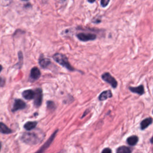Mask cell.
Returning <instances> with one entry per match:
<instances>
[{
    "label": "cell",
    "mask_w": 153,
    "mask_h": 153,
    "mask_svg": "<svg viewBox=\"0 0 153 153\" xmlns=\"http://www.w3.org/2000/svg\"><path fill=\"white\" fill-rule=\"evenodd\" d=\"M139 140V139H138V137L136 135H133V136H131L130 137H128L127 139V144H128L130 146H134V145H136V143H137Z\"/></svg>",
    "instance_id": "5bb4252c"
},
{
    "label": "cell",
    "mask_w": 153,
    "mask_h": 153,
    "mask_svg": "<svg viewBox=\"0 0 153 153\" xmlns=\"http://www.w3.org/2000/svg\"><path fill=\"white\" fill-rule=\"evenodd\" d=\"M78 39L83 42H87L88 41H93L96 39V35L93 33H79L76 35Z\"/></svg>",
    "instance_id": "5b68a950"
},
{
    "label": "cell",
    "mask_w": 153,
    "mask_h": 153,
    "mask_svg": "<svg viewBox=\"0 0 153 153\" xmlns=\"http://www.w3.org/2000/svg\"><path fill=\"white\" fill-rule=\"evenodd\" d=\"M53 58L54 61H56L61 66L66 68L69 71H75V69L70 64L67 57L65 55L59 53H56L53 56Z\"/></svg>",
    "instance_id": "7a4b0ae2"
},
{
    "label": "cell",
    "mask_w": 153,
    "mask_h": 153,
    "mask_svg": "<svg viewBox=\"0 0 153 153\" xmlns=\"http://www.w3.org/2000/svg\"><path fill=\"white\" fill-rule=\"evenodd\" d=\"M18 56H19V63L16 65L18 66L19 68H21V67L22 66L23 61V54L21 51L19 52Z\"/></svg>",
    "instance_id": "ac0fdd59"
},
{
    "label": "cell",
    "mask_w": 153,
    "mask_h": 153,
    "mask_svg": "<svg viewBox=\"0 0 153 153\" xmlns=\"http://www.w3.org/2000/svg\"><path fill=\"white\" fill-rule=\"evenodd\" d=\"M129 90L131 92L136 93L139 95H142L144 93V87L142 85H139L137 87H129Z\"/></svg>",
    "instance_id": "30bf717a"
},
{
    "label": "cell",
    "mask_w": 153,
    "mask_h": 153,
    "mask_svg": "<svg viewBox=\"0 0 153 153\" xmlns=\"http://www.w3.org/2000/svg\"><path fill=\"white\" fill-rule=\"evenodd\" d=\"M102 152H103V153H110V152H112V150L109 148H104L102 151Z\"/></svg>",
    "instance_id": "44dd1931"
},
{
    "label": "cell",
    "mask_w": 153,
    "mask_h": 153,
    "mask_svg": "<svg viewBox=\"0 0 153 153\" xmlns=\"http://www.w3.org/2000/svg\"><path fill=\"white\" fill-rule=\"evenodd\" d=\"M133 151V149L126 146H121L117 149L116 152L118 153H130Z\"/></svg>",
    "instance_id": "9a60e30c"
},
{
    "label": "cell",
    "mask_w": 153,
    "mask_h": 153,
    "mask_svg": "<svg viewBox=\"0 0 153 153\" xmlns=\"http://www.w3.org/2000/svg\"><path fill=\"white\" fill-rule=\"evenodd\" d=\"M112 97V93L110 90H107L102 91L98 97L100 101H103L108 98Z\"/></svg>",
    "instance_id": "9c48e42d"
},
{
    "label": "cell",
    "mask_w": 153,
    "mask_h": 153,
    "mask_svg": "<svg viewBox=\"0 0 153 153\" xmlns=\"http://www.w3.org/2000/svg\"><path fill=\"white\" fill-rule=\"evenodd\" d=\"M47 107L48 109L51 110V111H53L56 109V105L53 101L49 100L47 102Z\"/></svg>",
    "instance_id": "d6986e66"
},
{
    "label": "cell",
    "mask_w": 153,
    "mask_h": 153,
    "mask_svg": "<svg viewBox=\"0 0 153 153\" xmlns=\"http://www.w3.org/2000/svg\"><path fill=\"white\" fill-rule=\"evenodd\" d=\"M102 79L106 82L107 83L109 84L112 88H115L118 85V82L117 80L114 78L109 72H105L103 73L102 76Z\"/></svg>",
    "instance_id": "3957f363"
},
{
    "label": "cell",
    "mask_w": 153,
    "mask_h": 153,
    "mask_svg": "<svg viewBox=\"0 0 153 153\" xmlns=\"http://www.w3.org/2000/svg\"><path fill=\"white\" fill-rule=\"evenodd\" d=\"M89 2H90V3H93L96 0H87Z\"/></svg>",
    "instance_id": "603a6c76"
},
{
    "label": "cell",
    "mask_w": 153,
    "mask_h": 153,
    "mask_svg": "<svg viewBox=\"0 0 153 153\" xmlns=\"http://www.w3.org/2000/svg\"><path fill=\"white\" fill-rule=\"evenodd\" d=\"M58 2H60V3H62V2H65L66 0H57Z\"/></svg>",
    "instance_id": "cb8c5ba5"
},
{
    "label": "cell",
    "mask_w": 153,
    "mask_h": 153,
    "mask_svg": "<svg viewBox=\"0 0 153 153\" xmlns=\"http://www.w3.org/2000/svg\"><path fill=\"white\" fill-rule=\"evenodd\" d=\"M152 137H151V139H150V141H151V143H152Z\"/></svg>",
    "instance_id": "484cf974"
},
{
    "label": "cell",
    "mask_w": 153,
    "mask_h": 153,
    "mask_svg": "<svg viewBox=\"0 0 153 153\" xmlns=\"http://www.w3.org/2000/svg\"><path fill=\"white\" fill-rule=\"evenodd\" d=\"M34 91H35V94L33 97V99H34L33 103L36 108H38L42 104V96H43L42 91L41 88H37Z\"/></svg>",
    "instance_id": "277c9868"
},
{
    "label": "cell",
    "mask_w": 153,
    "mask_h": 153,
    "mask_svg": "<svg viewBox=\"0 0 153 153\" xmlns=\"http://www.w3.org/2000/svg\"><path fill=\"white\" fill-rule=\"evenodd\" d=\"M26 104L24 101H23L21 99H16L11 111H12V112H16L18 110L25 109L26 108Z\"/></svg>",
    "instance_id": "52a82bcc"
},
{
    "label": "cell",
    "mask_w": 153,
    "mask_h": 153,
    "mask_svg": "<svg viewBox=\"0 0 153 153\" xmlns=\"http://www.w3.org/2000/svg\"><path fill=\"white\" fill-rule=\"evenodd\" d=\"M152 123V118L151 117H148L142 121L140 125V128L142 130H145L149 126H150Z\"/></svg>",
    "instance_id": "4fadbf2b"
},
{
    "label": "cell",
    "mask_w": 153,
    "mask_h": 153,
    "mask_svg": "<svg viewBox=\"0 0 153 153\" xmlns=\"http://www.w3.org/2000/svg\"><path fill=\"white\" fill-rule=\"evenodd\" d=\"M35 94V91L32 90H26L22 92L23 97L26 100H31L33 99Z\"/></svg>",
    "instance_id": "8fae6325"
},
{
    "label": "cell",
    "mask_w": 153,
    "mask_h": 153,
    "mask_svg": "<svg viewBox=\"0 0 153 153\" xmlns=\"http://www.w3.org/2000/svg\"><path fill=\"white\" fill-rule=\"evenodd\" d=\"M37 125L36 121H27L24 125V128L26 130H31L36 127Z\"/></svg>",
    "instance_id": "e0dca14e"
},
{
    "label": "cell",
    "mask_w": 153,
    "mask_h": 153,
    "mask_svg": "<svg viewBox=\"0 0 153 153\" xmlns=\"http://www.w3.org/2000/svg\"><path fill=\"white\" fill-rule=\"evenodd\" d=\"M58 132V130H55V131L51 134V136L50 137V138L45 142V143L41 147V148L39 149V150H38L37 152H44L47 148H48V147L50 146V145H51V143L53 142L56 135V133Z\"/></svg>",
    "instance_id": "8992f818"
},
{
    "label": "cell",
    "mask_w": 153,
    "mask_h": 153,
    "mask_svg": "<svg viewBox=\"0 0 153 153\" xmlns=\"http://www.w3.org/2000/svg\"><path fill=\"white\" fill-rule=\"evenodd\" d=\"M43 137V134L40 136L34 132H26L22 134L21 139L25 143L33 145L40 143L42 141Z\"/></svg>",
    "instance_id": "6da1fadb"
},
{
    "label": "cell",
    "mask_w": 153,
    "mask_h": 153,
    "mask_svg": "<svg viewBox=\"0 0 153 153\" xmlns=\"http://www.w3.org/2000/svg\"><path fill=\"white\" fill-rule=\"evenodd\" d=\"M5 81L4 78L0 77V87H3L5 85Z\"/></svg>",
    "instance_id": "7402d4cb"
},
{
    "label": "cell",
    "mask_w": 153,
    "mask_h": 153,
    "mask_svg": "<svg viewBox=\"0 0 153 153\" xmlns=\"http://www.w3.org/2000/svg\"><path fill=\"white\" fill-rule=\"evenodd\" d=\"M41 76V72L37 67H33L32 68L30 73V78L32 81H36Z\"/></svg>",
    "instance_id": "ba28073f"
},
{
    "label": "cell",
    "mask_w": 153,
    "mask_h": 153,
    "mask_svg": "<svg viewBox=\"0 0 153 153\" xmlns=\"http://www.w3.org/2000/svg\"><path fill=\"white\" fill-rule=\"evenodd\" d=\"M23 1H28V0H23Z\"/></svg>",
    "instance_id": "83f0119b"
},
{
    "label": "cell",
    "mask_w": 153,
    "mask_h": 153,
    "mask_svg": "<svg viewBox=\"0 0 153 153\" xmlns=\"http://www.w3.org/2000/svg\"><path fill=\"white\" fill-rule=\"evenodd\" d=\"M109 0H101L100 4L103 7H105L108 5V4H109Z\"/></svg>",
    "instance_id": "ffe728a7"
},
{
    "label": "cell",
    "mask_w": 153,
    "mask_h": 153,
    "mask_svg": "<svg viewBox=\"0 0 153 153\" xmlns=\"http://www.w3.org/2000/svg\"><path fill=\"white\" fill-rule=\"evenodd\" d=\"M0 132L4 134H10L12 133V130L8 128L4 123H0Z\"/></svg>",
    "instance_id": "2e32d148"
},
{
    "label": "cell",
    "mask_w": 153,
    "mask_h": 153,
    "mask_svg": "<svg viewBox=\"0 0 153 153\" xmlns=\"http://www.w3.org/2000/svg\"><path fill=\"white\" fill-rule=\"evenodd\" d=\"M2 66L0 65V72H1V71H2Z\"/></svg>",
    "instance_id": "d4e9b609"
},
{
    "label": "cell",
    "mask_w": 153,
    "mask_h": 153,
    "mask_svg": "<svg viewBox=\"0 0 153 153\" xmlns=\"http://www.w3.org/2000/svg\"><path fill=\"white\" fill-rule=\"evenodd\" d=\"M1 143L0 142V151H1Z\"/></svg>",
    "instance_id": "4316f807"
},
{
    "label": "cell",
    "mask_w": 153,
    "mask_h": 153,
    "mask_svg": "<svg viewBox=\"0 0 153 153\" xmlns=\"http://www.w3.org/2000/svg\"><path fill=\"white\" fill-rule=\"evenodd\" d=\"M39 64L42 68H47L51 64V62L49 59L45 57H40L39 59Z\"/></svg>",
    "instance_id": "7c38bea8"
}]
</instances>
